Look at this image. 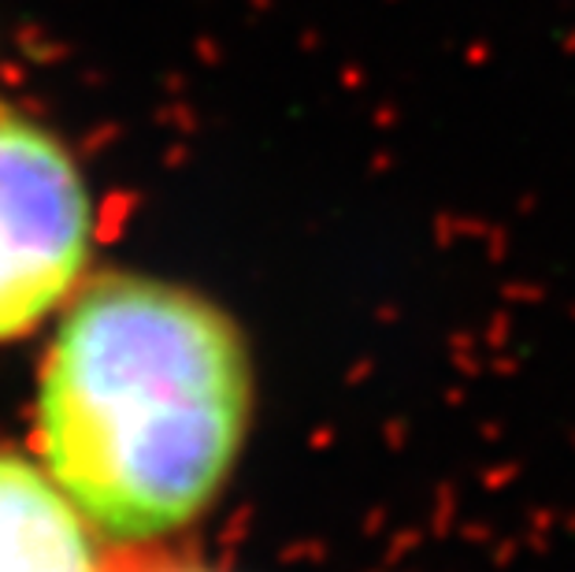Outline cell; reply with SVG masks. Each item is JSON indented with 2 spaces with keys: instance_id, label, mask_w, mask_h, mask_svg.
Returning a JSON list of instances; mask_svg holds the SVG:
<instances>
[{
  "instance_id": "cell-4",
  "label": "cell",
  "mask_w": 575,
  "mask_h": 572,
  "mask_svg": "<svg viewBox=\"0 0 575 572\" xmlns=\"http://www.w3.org/2000/svg\"><path fill=\"white\" fill-rule=\"evenodd\" d=\"M175 572H183V569H175Z\"/></svg>"
},
{
  "instance_id": "cell-3",
  "label": "cell",
  "mask_w": 575,
  "mask_h": 572,
  "mask_svg": "<svg viewBox=\"0 0 575 572\" xmlns=\"http://www.w3.org/2000/svg\"><path fill=\"white\" fill-rule=\"evenodd\" d=\"M0 572H101L97 547L49 472L0 450Z\"/></svg>"
},
{
  "instance_id": "cell-1",
  "label": "cell",
  "mask_w": 575,
  "mask_h": 572,
  "mask_svg": "<svg viewBox=\"0 0 575 572\" xmlns=\"http://www.w3.org/2000/svg\"><path fill=\"white\" fill-rule=\"evenodd\" d=\"M249 412L238 327L190 290L112 271L74 297L52 339L37 450L93 528L156 539L215 502Z\"/></svg>"
},
{
  "instance_id": "cell-2",
  "label": "cell",
  "mask_w": 575,
  "mask_h": 572,
  "mask_svg": "<svg viewBox=\"0 0 575 572\" xmlns=\"http://www.w3.org/2000/svg\"><path fill=\"white\" fill-rule=\"evenodd\" d=\"M93 205L68 145L0 101V342L34 331L90 260Z\"/></svg>"
}]
</instances>
